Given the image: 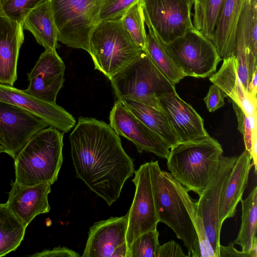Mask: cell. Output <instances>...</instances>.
Returning <instances> with one entry per match:
<instances>
[{
  "label": "cell",
  "instance_id": "obj_1",
  "mask_svg": "<svg viewBox=\"0 0 257 257\" xmlns=\"http://www.w3.org/2000/svg\"><path fill=\"white\" fill-rule=\"evenodd\" d=\"M69 139L77 177L110 206L135 172L133 159L109 124L79 117Z\"/></svg>",
  "mask_w": 257,
  "mask_h": 257
},
{
  "label": "cell",
  "instance_id": "obj_2",
  "mask_svg": "<svg viewBox=\"0 0 257 257\" xmlns=\"http://www.w3.org/2000/svg\"><path fill=\"white\" fill-rule=\"evenodd\" d=\"M153 194L159 222L170 227L188 250V256L200 257V247L207 245L204 228L196 214V202L187 189L158 161L149 162Z\"/></svg>",
  "mask_w": 257,
  "mask_h": 257
},
{
  "label": "cell",
  "instance_id": "obj_3",
  "mask_svg": "<svg viewBox=\"0 0 257 257\" xmlns=\"http://www.w3.org/2000/svg\"><path fill=\"white\" fill-rule=\"evenodd\" d=\"M223 152L220 143L209 135L181 142L170 149L167 168L188 191L199 195L216 173Z\"/></svg>",
  "mask_w": 257,
  "mask_h": 257
},
{
  "label": "cell",
  "instance_id": "obj_4",
  "mask_svg": "<svg viewBox=\"0 0 257 257\" xmlns=\"http://www.w3.org/2000/svg\"><path fill=\"white\" fill-rule=\"evenodd\" d=\"M63 136L52 126L35 133L14 159L15 181L23 186L54 184L63 163Z\"/></svg>",
  "mask_w": 257,
  "mask_h": 257
},
{
  "label": "cell",
  "instance_id": "obj_5",
  "mask_svg": "<svg viewBox=\"0 0 257 257\" xmlns=\"http://www.w3.org/2000/svg\"><path fill=\"white\" fill-rule=\"evenodd\" d=\"M109 80L117 100L132 99L160 110L159 97L176 91L146 50Z\"/></svg>",
  "mask_w": 257,
  "mask_h": 257
},
{
  "label": "cell",
  "instance_id": "obj_6",
  "mask_svg": "<svg viewBox=\"0 0 257 257\" xmlns=\"http://www.w3.org/2000/svg\"><path fill=\"white\" fill-rule=\"evenodd\" d=\"M144 50L123 28L120 19L100 21L90 39L89 54L94 68L109 80Z\"/></svg>",
  "mask_w": 257,
  "mask_h": 257
},
{
  "label": "cell",
  "instance_id": "obj_7",
  "mask_svg": "<svg viewBox=\"0 0 257 257\" xmlns=\"http://www.w3.org/2000/svg\"><path fill=\"white\" fill-rule=\"evenodd\" d=\"M58 41L90 53V39L100 22L103 0H49Z\"/></svg>",
  "mask_w": 257,
  "mask_h": 257
},
{
  "label": "cell",
  "instance_id": "obj_8",
  "mask_svg": "<svg viewBox=\"0 0 257 257\" xmlns=\"http://www.w3.org/2000/svg\"><path fill=\"white\" fill-rule=\"evenodd\" d=\"M164 45L185 76L210 77L216 72L222 60L212 41L194 27L173 42Z\"/></svg>",
  "mask_w": 257,
  "mask_h": 257
},
{
  "label": "cell",
  "instance_id": "obj_9",
  "mask_svg": "<svg viewBox=\"0 0 257 257\" xmlns=\"http://www.w3.org/2000/svg\"><path fill=\"white\" fill-rule=\"evenodd\" d=\"M144 13L158 37L168 44L193 27V0H141Z\"/></svg>",
  "mask_w": 257,
  "mask_h": 257
},
{
  "label": "cell",
  "instance_id": "obj_10",
  "mask_svg": "<svg viewBox=\"0 0 257 257\" xmlns=\"http://www.w3.org/2000/svg\"><path fill=\"white\" fill-rule=\"evenodd\" d=\"M237 156H222L219 167L196 202V214L203 225L205 237L214 257H220L219 208L221 191Z\"/></svg>",
  "mask_w": 257,
  "mask_h": 257
},
{
  "label": "cell",
  "instance_id": "obj_11",
  "mask_svg": "<svg viewBox=\"0 0 257 257\" xmlns=\"http://www.w3.org/2000/svg\"><path fill=\"white\" fill-rule=\"evenodd\" d=\"M134 173L132 181L136 191L127 212V248L141 235L157 229L159 222L153 194L149 162L142 164Z\"/></svg>",
  "mask_w": 257,
  "mask_h": 257
},
{
  "label": "cell",
  "instance_id": "obj_12",
  "mask_svg": "<svg viewBox=\"0 0 257 257\" xmlns=\"http://www.w3.org/2000/svg\"><path fill=\"white\" fill-rule=\"evenodd\" d=\"M48 126L30 112L0 100V144L14 159L35 133Z\"/></svg>",
  "mask_w": 257,
  "mask_h": 257
},
{
  "label": "cell",
  "instance_id": "obj_13",
  "mask_svg": "<svg viewBox=\"0 0 257 257\" xmlns=\"http://www.w3.org/2000/svg\"><path fill=\"white\" fill-rule=\"evenodd\" d=\"M109 125L118 135L131 141L138 152L152 153L167 159L170 148L157 134L130 111L117 100L110 110Z\"/></svg>",
  "mask_w": 257,
  "mask_h": 257
},
{
  "label": "cell",
  "instance_id": "obj_14",
  "mask_svg": "<svg viewBox=\"0 0 257 257\" xmlns=\"http://www.w3.org/2000/svg\"><path fill=\"white\" fill-rule=\"evenodd\" d=\"M127 223V213L95 222L81 256L126 257Z\"/></svg>",
  "mask_w": 257,
  "mask_h": 257
},
{
  "label": "cell",
  "instance_id": "obj_15",
  "mask_svg": "<svg viewBox=\"0 0 257 257\" xmlns=\"http://www.w3.org/2000/svg\"><path fill=\"white\" fill-rule=\"evenodd\" d=\"M65 65L56 51L45 50L28 73L29 85L24 91L40 100L56 103L64 82Z\"/></svg>",
  "mask_w": 257,
  "mask_h": 257
},
{
  "label": "cell",
  "instance_id": "obj_16",
  "mask_svg": "<svg viewBox=\"0 0 257 257\" xmlns=\"http://www.w3.org/2000/svg\"><path fill=\"white\" fill-rule=\"evenodd\" d=\"M0 100L30 112L64 134L70 131L76 122L72 115L56 103L40 100L14 86L0 84Z\"/></svg>",
  "mask_w": 257,
  "mask_h": 257
},
{
  "label": "cell",
  "instance_id": "obj_17",
  "mask_svg": "<svg viewBox=\"0 0 257 257\" xmlns=\"http://www.w3.org/2000/svg\"><path fill=\"white\" fill-rule=\"evenodd\" d=\"M51 186L48 183L23 186L12 182L6 205L27 227L35 217L49 212L48 195Z\"/></svg>",
  "mask_w": 257,
  "mask_h": 257
},
{
  "label": "cell",
  "instance_id": "obj_18",
  "mask_svg": "<svg viewBox=\"0 0 257 257\" xmlns=\"http://www.w3.org/2000/svg\"><path fill=\"white\" fill-rule=\"evenodd\" d=\"M159 101L180 142L209 135L202 117L178 95L176 91L161 96Z\"/></svg>",
  "mask_w": 257,
  "mask_h": 257
},
{
  "label": "cell",
  "instance_id": "obj_19",
  "mask_svg": "<svg viewBox=\"0 0 257 257\" xmlns=\"http://www.w3.org/2000/svg\"><path fill=\"white\" fill-rule=\"evenodd\" d=\"M252 158L245 151L237 156L231 171L222 187L219 202V220L220 225L225 219L234 216L239 202L242 199L244 191L247 186L250 170L253 166Z\"/></svg>",
  "mask_w": 257,
  "mask_h": 257
},
{
  "label": "cell",
  "instance_id": "obj_20",
  "mask_svg": "<svg viewBox=\"0 0 257 257\" xmlns=\"http://www.w3.org/2000/svg\"><path fill=\"white\" fill-rule=\"evenodd\" d=\"M23 30L21 24L0 15V84L13 86L17 80Z\"/></svg>",
  "mask_w": 257,
  "mask_h": 257
},
{
  "label": "cell",
  "instance_id": "obj_21",
  "mask_svg": "<svg viewBox=\"0 0 257 257\" xmlns=\"http://www.w3.org/2000/svg\"><path fill=\"white\" fill-rule=\"evenodd\" d=\"M209 80L248 115L256 117V97L244 89L237 74L234 55L223 59L221 67L210 76Z\"/></svg>",
  "mask_w": 257,
  "mask_h": 257
},
{
  "label": "cell",
  "instance_id": "obj_22",
  "mask_svg": "<svg viewBox=\"0 0 257 257\" xmlns=\"http://www.w3.org/2000/svg\"><path fill=\"white\" fill-rule=\"evenodd\" d=\"M247 1L224 0L211 40L222 60L234 55L237 23Z\"/></svg>",
  "mask_w": 257,
  "mask_h": 257
},
{
  "label": "cell",
  "instance_id": "obj_23",
  "mask_svg": "<svg viewBox=\"0 0 257 257\" xmlns=\"http://www.w3.org/2000/svg\"><path fill=\"white\" fill-rule=\"evenodd\" d=\"M23 28L29 31L45 50L56 51L57 29L49 0L37 6L26 16Z\"/></svg>",
  "mask_w": 257,
  "mask_h": 257
},
{
  "label": "cell",
  "instance_id": "obj_24",
  "mask_svg": "<svg viewBox=\"0 0 257 257\" xmlns=\"http://www.w3.org/2000/svg\"><path fill=\"white\" fill-rule=\"evenodd\" d=\"M136 117L161 137L170 149L180 143L163 110L129 99L118 100Z\"/></svg>",
  "mask_w": 257,
  "mask_h": 257
},
{
  "label": "cell",
  "instance_id": "obj_25",
  "mask_svg": "<svg viewBox=\"0 0 257 257\" xmlns=\"http://www.w3.org/2000/svg\"><path fill=\"white\" fill-rule=\"evenodd\" d=\"M144 16L148 29L145 50L158 69L175 85L185 76L168 54L164 43L158 37L144 13Z\"/></svg>",
  "mask_w": 257,
  "mask_h": 257
},
{
  "label": "cell",
  "instance_id": "obj_26",
  "mask_svg": "<svg viewBox=\"0 0 257 257\" xmlns=\"http://www.w3.org/2000/svg\"><path fill=\"white\" fill-rule=\"evenodd\" d=\"M242 206L241 223L236 238L232 242L238 244L243 251L257 248V187H255L244 199Z\"/></svg>",
  "mask_w": 257,
  "mask_h": 257
},
{
  "label": "cell",
  "instance_id": "obj_27",
  "mask_svg": "<svg viewBox=\"0 0 257 257\" xmlns=\"http://www.w3.org/2000/svg\"><path fill=\"white\" fill-rule=\"evenodd\" d=\"M257 0H248L238 20L235 33V51L247 50L256 56Z\"/></svg>",
  "mask_w": 257,
  "mask_h": 257
},
{
  "label": "cell",
  "instance_id": "obj_28",
  "mask_svg": "<svg viewBox=\"0 0 257 257\" xmlns=\"http://www.w3.org/2000/svg\"><path fill=\"white\" fill-rule=\"evenodd\" d=\"M26 228L6 203H0V256L16 250L24 238Z\"/></svg>",
  "mask_w": 257,
  "mask_h": 257
},
{
  "label": "cell",
  "instance_id": "obj_29",
  "mask_svg": "<svg viewBox=\"0 0 257 257\" xmlns=\"http://www.w3.org/2000/svg\"><path fill=\"white\" fill-rule=\"evenodd\" d=\"M224 0H193L194 27L211 41Z\"/></svg>",
  "mask_w": 257,
  "mask_h": 257
},
{
  "label": "cell",
  "instance_id": "obj_30",
  "mask_svg": "<svg viewBox=\"0 0 257 257\" xmlns=\"http://www.w3.org/2000/svg\"><path fill=\"white\" fill-rule=\"evenodd\" d=\"M123 28L134 42L146 50L147 33L145 27L143 9L141 0L132 6L120 19Z\"/></svg>",
  "mask_w": 257,
  "mask_h": 257
},
{
  "label": "cell",
  "instance_id": "obj_31",
  "mask_svg": "<svg viewBox=\"0 0 257 257\" xmlns=\"http://www.w3.org/2000/svg\"><path fill=\"white\" fill-rule=\"evenodd\" d=\"M47 0H0V15L21 24L37 6Z\"/></svg>",
  "mask_w": 257,
  "mask_h": 257
},
{
  "label": "cell",
  "instance_id": "obj_32",
  "mask_svg": "<svg viewBox=\"0 0 257 257\" xmlns=\"http://www.w3.org/2000/svg\"><path fill=\"white\" fill-rule=\"evenodd\" d=\"M158 231H150L136 238L127 248L126 257H156L160 246Z\"/></svg>",
  "mask_w": 257,
  "mask_h": 257
},
{
  "label": "cell",
  "instance_id": "obj_33",
  "mask_svg": "<svg viewBox=\"0 0 257 257\" xmlns=\"http://www.w3.org/2000/svg\"><path fill=\"white\" fill-rule=\"evenodd\" d=\"M140 0H103L100 21L120 19L127 10Z\"/></svg>",
  "mask_w": 257,
  "mask_h": 257
},
{
  "label": "cell",
  "instance_id": "obj_34",
  "mask_svg": "<svg viewBox=\"0 0 257 257\" xmlns=\"http://www.w3.org/2000/svg\"><path fill=\"white\" fill-rule=\"evenodd\" d=\"M232 106L238 121L237 129L243 135L245 150L250 155L253 132L256 128V117L248 115L233 101Z\"/></svg>",
  "mask_w": 257,
  "mask_h": 257
},
{
  "label": "cell",
  "instance_id": "obj_35",
  "mask_svg": "<svg viewBox=\"0 0 257 257\" xmlns=\"http://www.w3.org/2000/svg\"><path fill=\"white\" fill-rule=\"evenodd\" d=\"M227 96L220 88L213 84L203 100L208 111L213 112L225 105L224 98Z\"/></svg>",
  "mask_w": 257,
  "mask_h": 257
},
{
  "label": "cell",
  "instance_id": "obj_36",
  "mask_svg": "<svg viewBox=\"0 0 257 257\" xmlns=\"http://www.w3.org/2000/svg\"><path fill=\"white\" fill-rule=\"evenodd\" d=\"M156 257H188L186 255L181 245L173 240H171L159 246Z\"/></svg>",
  "mask_w": 257,
  "mask_h": 257
},
{
  "label": "cell",
  "instance_id": "obj_37",
  "mask_svg": "<svg viewBox=\"0 0 257 257\" xmlns=\"http://www.w3.org/2000/svg\"><path fill=\"white\" fill-rule=\"evenodd\" d=\"M31 257H78L80 256L77 252L64 246H59L53 249L44 250L30 255Z\"/></svg>",
  "mask_w": 257,
  "mask_h": 257
},
{
  "label": "cell",
  "instance_id": "obj_38",
  "mask_svg": "<svg viewBox=\"0 0 257 257\" xmlns=\"http://www.w3.org/2000/svg\"><path fill=\"white\" fill-rule=\"evenodd\" d=\"M220 257H256L257 248L250 251H239L235 249L232 242H230L227 246H219Z\"/></svg>",
  "mask_w": 257,
  "mask_h": 257
},
{
  "label": "cell",
  "instance_id": "obj_39",
  "mask_svg": "<svg viewBox=\"0 0 257 257\" xmlns=\"http://www.w3.org/2000/svg\"><path fill=\"white\" fill-rule=\"evenodd\" d=\"M257 69H256L253 74L251 78L250 83L249 85L248 93L253 95V96L256 97V73Z\"/></svg>",
  "mask_w": 257,
  "mask_h": 257
},
{
  "label": "cell",
  "instance_id": "obj_40",
  "mask_svg": "<svg viewBox=\"0 0 257 257\" xmlns=\"http://www.w3.org/2000/svg\"><path fill=\"white\" fill-rule=\"evenodd\" d=\"M5 153V150L3 146L0 144V153Z\"/></svg>",
  "mask_w": 257,
  "mask_h": 257
}]
</instances>
